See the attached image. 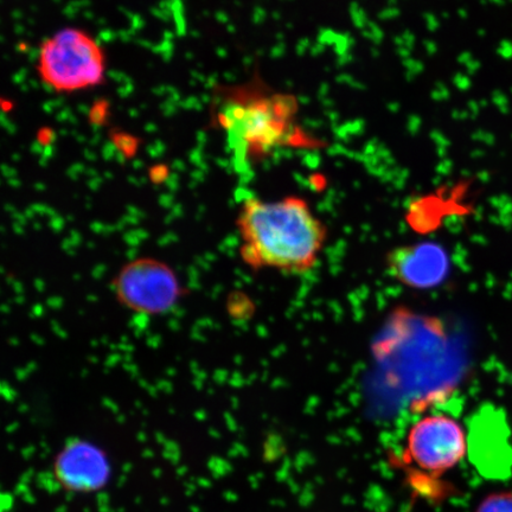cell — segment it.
I'll return each instance as SVG.
<instances>
[{
  "label": "cell",
  "instance_id": "cell-3",
  "mask_svg": "<svg viewBox=\"0 0 512 512\" xmlns=\"http://www.w3.org/2000/svg\"><path fill=\"white\" fill-rule=\"evenodd\" d=\"M38 73L59 93H74L104 83L106 57L100 44L86 31L66 28L42 43Z\"/></svg>",
  "mask_w": 512,
  "mask_h": 512
},
{
  "label": "cell",
  "instance_id": "cell-2",
  "mask_svg": "<svg viewBox=\"0 0 512 512\" xmlns=\"http://www.w3.org/2000/svg\"><path fill=\"white\" fill-rule=\"evenodd\" d=\"M297 113L293 95L245 88L222 100L217 123L226 134L235 162L246 166L285 147L312 143L300 130Z\"/></svg>",
  "mask_w": 512,
  "mask_h": 512
},
{
  "label": "cell",
  "instance_id": "cell-7",
  "mask_svg": "<svg viewBox=\"0 0 512 512\" xmlns=\"http://www.w3.org/2000/svg\"><path fill=\"white\" fill-rule=\"evenodd\" d=\"M54 473L64 489L91 494L107 484L111 477V465L100 447L88 441L74 440L57 454Z\"/></svg>",
  "mask_w": 512,
  "mask_h": 512
},
{
  "label": "cell",
  "instance_id": "cell-4",
  "mask_svg": "<svg viewBox=\"0 0 512 512\" xmlns=\"http://www.w3.org/2000/svg\"><path fill=\"white\" fill-rule=\"evenodd\" d=\"M467 447L466 432L457 419L431 414L409 430L403 459L425 475L439 477L463 462Z\"/></svg>",
  "mask_w": 512,
  "mask_h": 512
},
{
  "label": "cell",
  "instance_id": "cell-6",
  "mask_svg": "<svg viewBox=\"0 0 512 512\" xmlns=\"http://www.w3.org/2000/svg\"><path fill=\"white\" fill-rule=\"evenodd\" d=\"M386 265L390 277L416 290L440 285L450 270L445 249L431 242L394 248L387 255Z\"/></svg>",
  "mask_w": 512,
  "mask_h": 512
},
{
  "label": "cell",
  "instance_id": "cell-8",
  "mask_svg": "<svg viewBox=\"0 0 512 512\" xmlns=\"http://www.w3.org/2000/svg\"><path fill=\"white\" fill-rule=\"evenodd\" d=\"M475 512H512V490L491 492L478 503Z\"/></svg>",
  "mask_w": 512,
  "mask_h": 512
},
{
  "label": "cell",
  "instance_id": "cell-1",
  "mask_svg": "<svg viewBox=\"0 0 512 512\" xmlns=\"http://www.w3.org/2000/svg\"><path fill=\"white\" fill-rule=\"evenodd\" d=\"M238 230L241 258L256 271L310 272L328 240L325 224L297 196L277 201L246 198L239 210Z\"/></svg>",
  "mask_w": 512,
  "mask_h": 512
},
{
  "label": "cell",
  "instance_id": "cell-5",
  "mask_svg": "<svg viewBox=\"0 0 512 512\" xmlns=\"http://www.w3.org/2000/svg\"><path fill=\"white\" fill-rule=\"evenodd\" d=\"M114 291L127 309L151 316L169 312L182 294L172 268L151 258L137 259L121 268Z\"/></svg>",
  "mask_w": 512,
  "mask_h": 512
}]
</instances>
